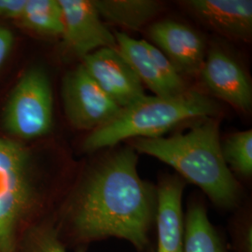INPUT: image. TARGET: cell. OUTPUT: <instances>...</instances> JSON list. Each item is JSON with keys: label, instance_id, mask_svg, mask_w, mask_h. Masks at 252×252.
I'll use <instances>...</instances> for the list:
<instances>
[{"label": "cell", "instance_id": "3957f363", "mask_svg": "<svg viewBox=\"0 0 252 252\" xmlns=\"http://www.w3.org/2000/svg\"><path fill=\"white\" fill-rule=\"evenodd\" d=\"M217 110L216 103L196 91L174 96L144 95L92 131L83 149L94 153L127 138L159 137L184 121L211 116Z\"/></svg>", "mask_w": 252, "mask_h": 252}, {"label": "cell", "instance_id": "5bb4252c", "mask_svg": "<svg viewBox=\"0 0 252 252\" xmlns=\"http://www.w3.org/2000/svg\"><path fill=\"white\" fill-rule=\"evenodd\" d=\"M183 252H229L224 239L210 222L207 208L198 201L189 205L184 216Z\"/></svg>", "mask_w": 252, "mask_h": 252}, {"label": "cell", "instance_id": "ac0fdd59", "mask_svg": "<svg viewBox=\"0 0 252 252\" xmlns=\"http://www.w3.org/2000/svg\"><path fill=\"white\" fill-rule=\"evenodd\" d=\"M26 252H66L56 228L50 224L37 226L28 236ZM78 252H85L81 249Z\"/></svg>", "mask_w": 252, "mask_h": 252}, {"label": "cell", "instance_id": "44dd1931", "mask_svg": "<svg viewBox=\"0 0 252 252\" xmlns=\"http://www.w3.org/2000/svg\"><path fill=\"white\" fill-rule=\"evenodd\" d=\"M13 42L14 37L11 31L5 27H0V65L8 57Z\"/></svg>", "mask_w": 252, "mask_h": 252}, {"label": "cell", "instance_id": "4fadbf2b", "mask_svg": "<svg viewBox=\"0 0 252 252\" xmlns=\"http://www.w3.org/2000/svg\"><path fill=\"white\" fill-rule=\"evenodd\" d=\"M114 36L119 53L129 63L142 84L157 96L176 95L154 63L146 40L135 39L122 32H115Z\"/></svg>", "mask_w": 252, "mask_h": 252}, {"label": "cell", "instance_id": "9a60e30c", "mask_svg": "<svg viewBox=\"0 0 252 252\" xmlns=\"http://www.w3.org/2000/svg\"><path fill=\"white\" fill-rule=\"evenodd\" d=\"M93 3L101 18L135 31L162 10V4L153 0H95Z\"/></svg>", "mask_w": 252, "mask_h": 252}, {"label": "cell", "instance_id": "7a4b0ae2", "mask_svg": "<svg viewBox=\"0 0 252 252\" xmlns=\"http://www.w3.org/2000/svg\"><path fill=\"white\" fill-rule=\"evenodd\" d=\"M133 149L172 166L180 178L198 186L219 208L239 207L242 189L224 161L216 120H207L186 134L135 138Z\"/></svg>", "mask_w": 252, "mask_h": 252}, {"label": "cell", "instance_id": "8fae6325", "mask_svg": "<svg viewBox=\"0 0 252 252\" xmlns=\"http://www.w3.org/2000/svg\"><path fill=\"white\" fill-rule=\"evenodd\" d=\"M149 36L179 73H200L205 61V42L189 27L174 21L157 22L149 29Z\"/></svg>", "mask_w": 252, "mask_h": 252}, {"label": "cell", "instance_id": "d6986e66", "mask_svg": "<svg viewBox=\"0 0 252 252\" xmlns=\"http://www.w3.org/2000/svg\"><path fill=\"white\" fill-rule=\"evenodd\" d=\"M229 232L234 252H252V216L249 212L234 217Z\"/></svg>", "mask_w": 252, "mask_h": 252}, {"label": "cell", "instance_id": "52a82bcc", "mask_svg": "<svg viewBox=\"0 0 252 252\" xmlns=\"http://www.w3.org/2000/svg\"><path fill=\"white\" fill-rule=\"evenodd\" d=\"M63 12V46L84 58L103 48H117L116 38L104 24L93 1L59 0Z\"/></svg>", "mask_w": 252, "mask_h": 252}, {"label": "cell", "instance_id": "30bf717a", "mask_svg": "<svg viewBox=\"0 0 252 252\" xmlns=\"http://www.w3.org/2000/svg\"><path fill=\"white\" fill-rule=\"evenodd\" d=\"M182 5L205 26L232 40L250 42L252 36L251 0H189Z\"/></svg>", "mask_w": 252, "mask_h": 252}, {"label": "cell", "instance_id": "7c38bea8", "mask_svg": "<svg viewBox=\"0 0 252 252\" xmlns=\"http://www.w3.org/2000/svg\"><path fill=\"white\" fill-rule=\"evenodd\" d=\"M184 188L185 180L173 175L162 177L156 187V252H183L184 214L182 211V195Z\"/></svg>", "mask_w": 252, "mask_h": 252}, {"label": "cell", "instance_id": "5b68a950", "mask_svg": "<svg viewBox=\"0 0 252 252\" xmlns=\"http://www.w3.org/2000/svg\"><path fill=\"white\" fill-rule=\"evenodd\" d=\"M54 100L49 77L41 67H32L19 80L4 110L9 134L22 138L46 135L53 126Z\"/></svg>", "mask_w": 252, "mask_h": 252}, {"label": "cell", "instance_id": "9c48e42d", "mask_svg": "<svg viewBox=\"0 0 252 252\" xmlns=\"http://www.w3.org/2000/svg\"><path fill=\"white\" fill-rule=\"evenodd\" d=\"M201 76L207 89L243 112L252 108V90L242 66L220 47L211 48L201 68Z\"/></svg>", "mask_w": 252, "mask_h": 252}, {"label": "cell", "instance_id": "277c9868", "mask_svg": "<svg viewBox=\"0 0 252 252\" xmlns=\"http://www.w3.org/2000/svg\"><path fill=\"white\" fill-rule=\"evenodd\" d=\"M32 200L28 153L0 136V252H13L19 222Z\"/></svg>", "mask_w": 252, "mask_h": 252}, {"label": "cell", "instance_id": "e0dca14e", "mask_svg": "<svg viewBox=\"0 0 252 252\" xmlns=\"http://www.w3.org/2000/svg\"><path fill=\"white\" fill-rule=\"evenodd\" d=\"M221 152L229 169L239 177L249 179L252 174V131L247 130L230 135Z\"/></svg>", "mask_w": 252, "mask_h": 252}, {"label": "cell", "instance_id": "6da1fadb", "mask_svg": "<svg viewBox=\"0 0 252 252\" xmlns=\"http://www.w3.org/2000/svg\"><path fill=\"white\" fill-rule=\"evenodd\" d=\"M133 148L109 153L86 173L64 215L73 241L88 244L116 237L137 252H153L151 233L157 211V189L137 171Z\"/></svg>", "mask_w": 252, "mask_h": 252}, {"label": "cell", "instance_id": "2e32d148", "mask_svg": "<svg viewBox=\"0 0 252 252\" xmlns=\"http://www.w3.org/2000/svg\"><path fill=\"white\" fill-rule=\"evenodd\" d=\"M18 21L25 28L39 35L63 34V12L59 0H26Z\"/></svg>", "mask_w": 252, "mask_h": 252}, {"label": "cell", "instance_id": "ffe728a7", "mask_svg": "<svg viewBox=\"0 0 252 252\" xmlns=\"http://www.w3.org/2000/svg\"><path fill=\"white\" fill-rule=\"evenodd\" d=\"M25 4L26 0H0V16L18 20Z\"/></svg>", "mask_w": 252, "mask_h": 252}, {"label": "cell", "instance_id": "ba28073f", "mask_svg": "<svg viewBox=\"0 0 252 252\" xmlns=\"http://www.w3.org/2000/svg\"><path fill=\"white\" fill-rule=\"evenodd\" d=\"M83 67L121 108L145 95L143 84L117 48H103L82 59Z\"/></svg>", "mask_w": 252, "mask_h": 252}, {"label": "cell", "instance_id": "8992f818", "mask_svg": "<svg viewBox=\"0 0 252 252\" xmlns=\"http://www.w3.org/2000/svg\"><path fill=\"white\" fill-rule=\"evenodd\" d=\"M62 98L65 116L80 130H95L108 123L121 109L82 64L64 76Z\"/></svg>", "mask_w": 252, "mask_h": 252}]
</instances>
